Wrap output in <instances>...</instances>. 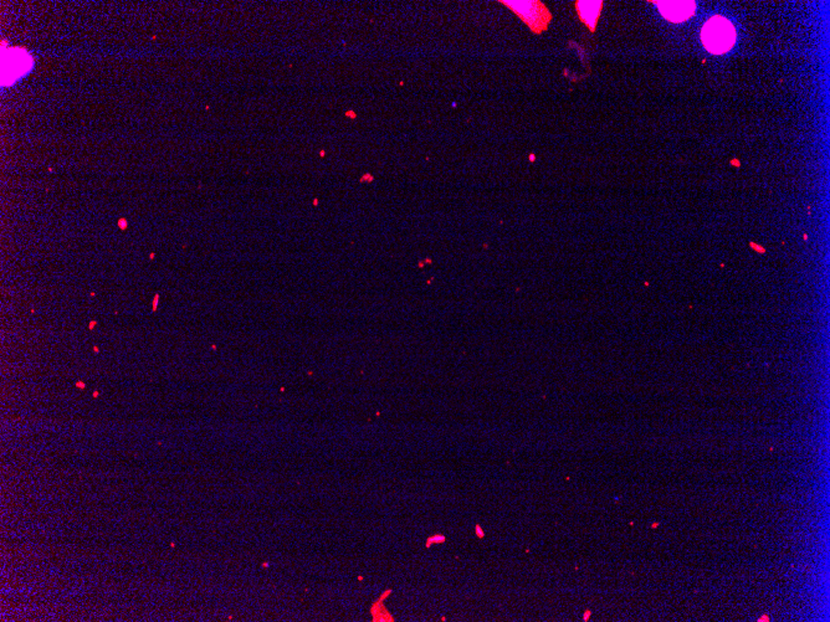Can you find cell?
<instances>
[{
  "instance_id": "obj_1",
  "label": "cell",
  "mask_w": 830,
  "mask_h": 622,
  "mask_svg": "<svg viewBox=\"0 0 830 622\" xmlns=\"http://www.w3.org/2000/svg\"><path fill=\"white\" fill-rule=\"evenodd\" d=\"M701 41L711 54H725L730 51L736 42V29L727 17L716 15L703 25Z\"/></svg>"
},
{
  "instance_id": "obj_2",
  "label": "cell",
  "mask_w": 830,
  "mask_h": 622,
  "mask_svg": "<svg viewBox=\"0 0 830 622\" xmlns=\"http://www.w3.org/2000/svg\"><path fill=\"white\" fill-rule=\"evenodd\" d=\"M503 6L510 8L513 13H516L524 23L527 24L535 34H541L547 29L548 24L552 19L551 13L541 1H500Z\"/></svg>"
},
{
  "instance_id": "obj_3",
  "label": "cell",
  "mask_w": 830,
  "mask_h": 622,
  "mask_svg": "<svg viewBox=\"0 0 830 622\" xmlns=\"http://www.w3.org/2000/svg\"><path fill=\"white\" fill-rule=\"evenodd\" d=\"M33 65L34 60L23 47H9L6 52L3 50V86H12L23 79L33 69Z\"/></svg>"
},
{
  "instance_id": "obj_4",
  "label": "cell",
  "mask_w": 830,
  "mask_h": 622,
  "mask_svg": "<svg viewBox=\"0 0 830 622\" xmlns=\"http://www.w3.org/2000/svg\"><path fill=\"white\" fill-rule=\"evenodd\" d=\"M659 10L671 23H682L694 15L695 1H655Z\"/></svg>"
},
{
  "instance_id": "obj_5",
  "label": "cell",
  "mask_w": 830,
  "mask_h": 622,
  "mask_svg": "<svg viewBox=\"0 0 830 622\" xmlns=\"http://www.w3.org/2000/svg\"><path fill=\"white\" fill-rule=\"evenodd\" d=\"M576 9L583 23L594 33L600 12L603 9V1H577Z\"/></svg>"
},
{
  "instance_id": "obj_6",
  "label": "cell",
  "mask_w": 830,
  "mask_h": 622,
  "mask_svg": "<svg viewBox=\"0 0 830 622\" xmlns=\"http://www.w3.org/2000/svg\"><path fill=\"white\" fill-rule=\"evenodd\" d=\"M345 115H346V117H350V118H357V113H356V112H353V111H347L346 113H345Z\"/></svg>"
},
{
  "instance_id": "obj_7",
  "label": "cell",
  "mask_w": 830,
  "mask_h": 622,
  "mask_svg": "<svg viewBox=\"0 0 830 622\" xmlns=\"http://www.w3.org/2000/svg\"><path fill=\"white\" fill-rule=\"evenodd\" d=\"M476 529H478V536H479L480 538H483V536H484L485 534H484V533H483V532H481V528H480L479 525H478V527H476Z\"/></svg>"
},
{
  "instance_id": "obj_8",
  "label": "cell",
  "mask_w": 830,
  "mask_h": 622,
  "mask_svg": "<svg viewBox=\"0 0 830 622\" xmlns=\"http://www.w3.org/2000/svg\"><path fill=\"white\" fill-rule=\"evenodd\" d=\"M324 153H326V152H324V150H321V157L324 156Z\"/></svg>"
}]
</instances>
